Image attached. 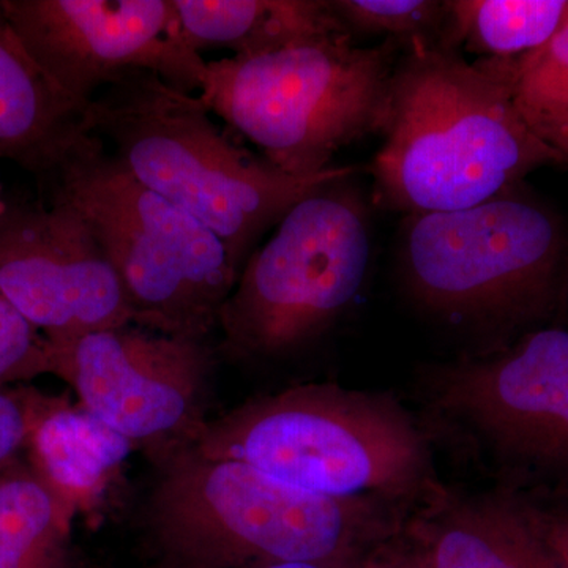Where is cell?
I'll use <instances>...</instances> for the list:
<instances>
[{"label": "cell", "instance_id": "1", "mask_svg": "<svg viewBox=\"0 0 568 568\" xmlns=\"http://www.w3.org/2000/svg\"><path fill=\"white\" fill-rule=\"evenodd\" d=\"M142 508L156 568H246L313 562L355 568L406 529L410 514L364 499H335L287 487L192 447L152 463Z\"/></svg>", "mask_w": 568, "mask_h": 568}, {"label": "cell", "instance_id": "2", "mask_svg": "<svg viewBox=\"0 0 568 568\" xmlns=\"http://www.w3.org/2000/svg\"><path fill=\"white\" fill-rule=\"evenodd\" d=\"M381 133L373 197L405 216L474 207L538 168L564 164L496 74L425 40L399 55Z\"/></svg>", "mask_w": 568, "mask_h": 568}, {"label": "cell", "instance_id": "3", "mask_svg": "<svg viewBox=\"0 0 568 568\" xmlns=\"http://www.w3.org/2000/svg\"><path fill=\"white\" fill-rule=\"evenodd\" d=\"M82 121L126 173L212 231L239 272L295 204L357 173L353 166L308 178L283 173L235 145L200 97L152 71L119 74L97 93Z\"/></svg>", "mask_w": 568, "mask_h": 568}, {"label": "cell", "instance_id": "4", "mask_svg": "<svg viewBox=\"0 0 568 568\" xmlns=\"http://www.w3.org/2000/svg\"><path fill=\"white\" fill-rule=\"evenodd\" d=\"M287 487L376 500L413 515L435 491L426 426L390 394L304 384L211 418L192 446Z\"/></svg>", "mask_w": 568, "mask_h": 568}, {"label": "cell", "instance_id": "5", "mask_svg": "<svg viewBox=\"0 0 568 568\" xmlns=\"http://www.w3.org/2000/svg\"><path fill=\"white\" fill-rule=\"evenodd\" d=\"M398 265L418 308L484 335L481 353L567 312V224L521 183L474 207L406 215Z\"/></svg>", "mask_w": 568, "mask_h": 568}, {"label": "cell", "instance_id": "6", "mask_svg": "<svg viewBox=\"0 0 568 568\" xmlns=\"http://www.w3.org/2000/svg\"><path fill=\"white\" fill-rule=\"evenodd\" d=\"M84 216L129 294L136 324L207 339L237 283L226 246L181 207L126 173L84 132L40 185Z\"/></svg>", "mask_w": 568, "mask_h": 568}, {"label": "cell", "instance_id": "7", "mask_svg": "<svg viewBox=\"0 0 568 568\" xmlns=\"http://www.w3.org/2000/svg\"><path fill=\"white\" fill-rule=\"evenodd\" d=\"M405 44L357 47L353 36L308 41L256 58L207 62L200 99L280 171L331 170L346 145L381 133Z\"/></svg>", "mask_w": 568, "mask_h": 568}, {"label": "cell", "instance_id": "8", "mask_svg": "<svg viewBox=\"0 0 568 568\" xmlns=\"http://www.w3.org/2000/svg\"><path fill=\"white\" fill-rule=\"evenodd\" d=\"M353 178L294 205L246 261L219 317L220 351L286 357L334 327L361 294L372 257L368 213Z\"/></svg>", "mask_w": 568, "mask_h": 568}, {"label": "cell", "instance_id": "9", "mask_svg": "<svg viewBox=\"0 0 568 568\" xmlns=\"http://www.w3.org/2000/svg\"><path fill=\"white\" fill-rule=\"evenodd\" d=\"M432 424L526 496L568 495V328H537L425 376Z\"/></svg>", "mask_w": 568, "mask_h": 568}, {"label": "cell", "instance_id": "10", "mask_svg": "<svg viewBox=\"0 0 568 568\" xmlns=\"http://www.w3.org/2000/svg\"><path fill=\"white\" fill-rule=\"evenodd\" d=\"M47 345L50 375L151 463L192 447L211 420L216 355L207 339L129 324Z\"/></svg>", "mask_w": 568, "mask_h": 568}, {"label": "cell", "instance_id": "11", "mask_svg": "<svg viewBox=\"0 0 568 568\" xmlns=\"http://www.w3.org/2000/svg\"><path fill=\"white\" fill-rule=\"evenodd\" d=\"M26 51L84 115L130 70L200 92L207 62L183 37L173 0H2Z\"/></svg>", "mask_w": 568, "mask_h": 568}, {"label": "cell", "instance_id": "12", "mask_svg": "<svg viewBox=\"0 0 568 568\" xmlns=\"http://www.w3.org/2000/svg\"><path fill=\"white\" fill-rule=\"evenodd\" d=\"M0 293L50 342L136 324L92 227L62 201L7 203L0 213Z\"/></svg>", "mask_w": 568, "mask_h": 568}, {"label": "cell", "instance_id": "13", "mask_svg": "<svg viewBox=\"0 0 568 568\" xmlns=\"http://www.w3.org/2000/svg\"><path fill=\"white\" fill-rule=\"evenodd\" d=\"M405 530L426 568H559L523 500L503 488L466 496L439 484Z\"/></svg>", "mask_w": 568, "mask_h": 568}, {"label": "cell", "instance_id": "14", "mask_svg": "<svg viewBox=\"0 0 568 568\" xmlns=\"http://www.w3.org/2000/svg\"><path fill=\"white\" fill-rule=\"evenodd\" d=\"M28 413L29 466L71 518L102 504L133 444L80 403L20 388Z\"/></svg>", "mask_w": 568, "mask_h": 568}, {"label": "cell", "instance_id": "15", "mask_svg": "<svg viewBox=\"0 0 568 568\" xmlns=\"http://www.w3.org/2000/svg\"><path fill=\"white\" fill-rule=\"evenodd\" d=\"M84 132L82 112L33 62L0 0V160L40 186Z\"/></svg>", "mask_w": 568, "mask_h": 568}, {"label": "cell", "instance_id": "16", "mask_svg": "<svg viewBox=\"0 0 568 568\" xmlns=\"http://www.w3.org/2000/svg\"><path fill=\"white\" fill-rule=\"evenodd\" d=\"M194 51L226 48L256 58L308 41L351 33L331 0H173ZM353 36V33H351Z\"/></svg>", "mask_w": 568, "mask_h": 568}, {"label": "cell", "instance_id": "17", "mask_svg": "<svg viewBox=\"0 0 568 568\" xmlns=\"http://www.w3.org/2000/svg\"><path fill=\"white\" fill-rule=\"evenodd\" d=\"M73 521L29 463L0 474V568H78Z\"/></svg>", "mask_w": 568, "mask_h": 568}, {"label": "cell", "instance_id": "18", "mask_svg": "<svg viewBox=\"0 0 568 568\" xmlns=\"http://www.w3.org/2000/svg\"><path fill=\"white\" fill-rule=\"evenodd\" d=\"M448 47L478 59L519 58L568 24V0H448Z\"/></svg>", "mask_w": 568, "mask_h": 568}, {"label": "cell", "instance_id": "19", "mask_svg": "<svg viewBox=\"0 0 568 568\" xmlns=\"http://www.w3.org/2000/svg\"><path fill=\"white\" fill-rule=\"evenodd\" d=\"M476 62L507 85L519 114L540 140L568 122V24L529 54Z\"/></svg>", "mask_w": 568, "mask_h": 568}, {"label": "cell", "instance_id": "20", "mask_svg": "<svg viewBox=\"0 0 568 568\" xmlns=\"http://www.w3.org/2000/svg\"><path fill=\"white\" fill-rule=\"evenodd\" d=\"M331 6L351 33L386 36L405 47L425 40L450 48L448 0H331Z\"/></svg>", "mask_w": 568, "mask_h": 568}, {"label": "cell", "instance_id": "21", "mask_svg": "<svg viewBox=\"0 0 568 568\" xmlns=\"http://www.w3.org/2000/svg\"><path fill=\"white\" fill-rule=\"evenodd\" d=\"M50 375L47 338L0 293V387Z\"/></svg>", "mask_w": 568, "mask_h": 568}, {"label": "cell", "instance_id": "22", "mask_svg": "<svg viewBox=\"0 0 568 568\" xmlns=\"http://www.w3.org/2000/svg\"><path fill=\"white\" fill-rule=\"evenodd\" d=\"M515 495L523 500L526 510L540 529L558 567L568 568V495Z\"/></svg>", "mask_w": 568, "mask_h": 568}, {"label": "cell", "instance_id": "23", "mask_svg": "<svg viewBox=\"0 0 568 568\" xmlns=\"http://www.w3.org/2000/svg\"><path fill=\"white\" fill-rule=\"evenodd\" d=\"M28 433V413L20 388L0 387V474L20 462Z\"/></svg>", "mask_w": 568, "mask_h": 568}, {"label": "cell", "instance_id": "24", "mask_svg": "<svg viewBox=\"0 0 568 568\" xmlns=\"http://www.w3.org/2000/svg\"><path fill=\"white\" fill-rule=\"evenodd\" d=\"M355 568H426L420 552L407 537L406 530L398 537L377 547Z\"/></svg>", "mask_w": 568, "mask_h": 568}, {"label": "cell", "instance_id": "25", "mask_svg": "<svg viewBox=\"0 0 568 568\" xmlns=\"http://www.w3.org/2000/svg\"><path fill=\"white\" fill-rule=\"evenodd\" d=\"M541 141L547 142L552 151L559 153L564 164H568V122L562 125L556 126L555 130L544 134Z\"/></svg>", "mask_w": 568, "mask_h": 568}, {"label": "cell", "instance_id": "26", "mask_svg": "<svg viewBox=\"0 0 568 568\" xmlns=\"http://www.w3.org/2000/svg\"><path fill=\"white\" fill-rule=\"evenodd\" d=\"M246 568H338L313 562H261Z\"/></svg>", "mask_w": 568, "mask_h": 568}, {"label": "cell", "instance_id": "27", "mask_svg": "<svg viewBox=\"0 0 568 568\" xmlns=\"http://www.w3.org/2000/svg\"><path fill=\"white\" fill-rule=\"evenodd\" d=\"M6 207H7V201L3 200L2 185H0V213L6 211Z\"/></svg>", "mask_w": 568, "mask_h": 568}]
</instances>
